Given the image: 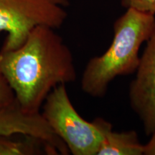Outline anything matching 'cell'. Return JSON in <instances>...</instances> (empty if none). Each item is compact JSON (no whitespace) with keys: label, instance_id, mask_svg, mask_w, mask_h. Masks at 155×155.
<instances>
[{"label":"cell","instance_id":"cell-3","mask_svg":"<svg viewBox=\"0 0 155 155\" xmlns=\"http://www.w3.org/2000/svg\"><path fill=\"white\" fill-rule=\"evenodd\" d=\"M65 86L60 85L50 92L40 114L71 154L98 155L106 120L98 117L89 122L83 119L71 103Z\"/></svg>","mask_w":155,"mask_h":155},{"label":"cell","instance_id":"cell-9","mask_svg":"<svg viewBox=\"0 0 155 155\" xmlns=\"http://www.w3.org/2000/svg\"><path fill=\"white\" fill-rule=\"evenodd\" d=\"M121 5L126 9L132 8L155 15V0H121Z\"/></svg>","mask_w":155,"mask_h":155},{"label":"cell","instance_id":"cell-5","mask_svg":"<svg viewBox=\"0 0 155 155\" xmlns=\"http://www.w3.org/2000/svg\"><path fill=\"white\" fill-rule=\"evenodd\" d=\"M147 43L129 86V97L145 134L150 136L155 131V32Z\"/></svg>","mask_w":155,"mask_h":155},{"label":"cell","instance_id":"cell-2","mask_svg":"<svg viewBox=\"0 0 155 155\" xmlns=\"http://www.w3.org/2000/svg\"><path fill=\"white\" fill-rule=\"evenodd\" d=\"M154 32V15L127 9L114 22L110 47L86 64L81 82L83 91L91 97L101 98L116 77L136 73L140 61L139 49Z\"/></svg>","mask_w":155,"mask_h":155},{"label":"cell","instance_id":"cell-1","mask_svg":"<svg viewBox=\"0 0 155 155\" xmlns=\"http://www.w3.org/2000/svg\"><path fill=\"white\" fill-rule=\"evenodd\" d=\"M0 72L18 107L28 114H40L54 88L77 78L71 49L55 29L47 26L34 28L17 49L0 50Z\"/></svg>","mask_w":155,"mask_h":155},{"label":"cell","instance_id":"cell-6","mask_svg":"<svg viewBox=\"0 0 155 155\" xmlns=\"http://www.w3.org/2000/svg\"><path fill=\"white\" fill-rule=\"evenodd\" d=\"M144 145L135 131H114L111 123L104 122V139L98 155H142Z\"/></svg>","mask_w":155,"mask_h":155},{"label":"cell","instance_id":"cell-8","mask_svg":"<svg viewBox=\"0 0 155 155\" xmlns=\"http://www.w3.org/2000/svg\"><path fill=\"white\" fill-rule=\"evenodd\" d=\"M15 105L17 102L14 92L0 72V112Z\"/></svg>","mask_w":155,"mask_h":155},{"label":"cell","instance_id":"cell-10","mask_svg":"<svg viewBox=\"0 0 155 155\" xmlns=\"http://www.w3.org/2000/svg\"><path fill=\"white\" fill-rule=\"evenodd\" d=\"M150 136V141L144 145V155H155V131Z\"/></svg>","mask_w":155,"mask_h":155},{"label":"cell","instance_id":"cell-4","mask_svg":"<svg viewBox=\"0 0 155 155\" xmlns=\"http://www.w3.org/2000/svg\"><path fill=\"white\" fill-rule=\"evenodd\" d=\"M68 4V0H0V32L7 33L2 50L20 47L36 27L61 28Z\"/></svg>","mask_w":155,"mask_h":155},{"label":"cell","instance_id":"cell-7","mask_svg":"<svg viewBox=\"0 0 155 155\" xmlns=\"http://www.w3.org/2000/svg\"><path fill=\"white\" fill-rule=\"evenodd\" d=\"M15 135H0V155L42 154L47 150L48 154H59L58 151L42 140L27 136L25 139L12 138Z\"/></svg>","mask_w":155,"mask_h":155}]
</instances>
